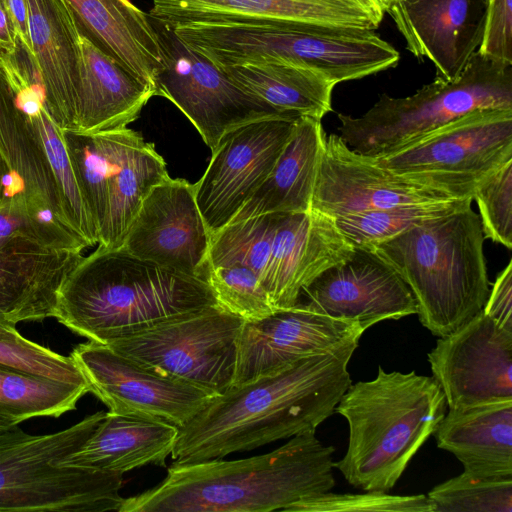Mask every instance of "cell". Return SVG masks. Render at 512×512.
Here are the masks:
<instances>
[{
    "label": "cell",
    "instance_id": "obj_1",
    "mask_svg": "<svg viewBox=\"0 0 512 512\" xmlns=\"http://www.w3.org/2000/svg\"><path fill=\"white\" fill-rule=\"evenodd\" d=\"M359 342L306 356L232 385L180 427L172 458L199 462L315 432L352 383L348 363Z\"/></svg>",
    "mask_w": 512,
    "mask_h": 512
},
{
    "label": "cell",
    "instance_id": "obj_2",
    "mask_svg": "<svg viewBox=\"0 0 512 512\" xmlns=\"http://www.w3.org/2000/svg\"><path fill=\"white\" fill-rule=\"evenodd\" d=\"M334 451L306 432L263 455L174 461L158 485L124 498L118 512L288 511L332 490Z\"/></svg>",
    "mask_w": 512,
    "mask_h": 512
},
{
    "label": "cell",
    "instance_id": "obj_3",
    "mask_svg": "<svg viewBox=\"0 0 512 512\" xmlns=\"http://www.w3.org/2000/svg\"><path fill=\"white\" fill-rule=\"evenodd\" d=\"M219 305L206 279L143 260L122 247L82 257L64 280L55 318L88 340L108 341Z\"/></svg>",
    "mask_w": 512,
    "mask_h": 512
},
{
    "label": "cell",
    "instance_id": "obj_4",
    "mask_svg": "<svg viewBox=\"0 0 512 512\" xmlns=\"http://www.w3.org/2000/svg\"><path fill=\"white\" fill-rule=\"evenodd\" d=\"M433 377L386 372L350 384L335 407L349 427L347 451L337 468L363 491L389 492L446 413Z\"/></svg>",
    "mask_w": 512,
    "mask_h": 512
},
{
    "label": "cell",
    "instance_id": "obj_5",
    "mask_svg": "<svg viewBox=\"0 0 512 512\" xmlns=\"http://www.w3.org/2000/svg\"><path fill=\"white\" fill-rule=\"evenodd\" d=\"M484 239L480 217L469 204L368 248L401 276L421 324L439 338L483 311L490 292Z\"/></svg>",
    "mask_w": 512,
    "mask_h": 512
},
{
    "label": "cell",
    "instance_id": "obj_6",
    "mask_svg": "<svg viewBox=\"0 0 512 512\" xmlns=\"http://www.w3.org/2000/svg\"><path fill=\"white\" fill-rule=\"evenodd\" d=\"M0 153L31 207L72 231H91L62 130L46 109L41 79L15 60L0 69Z\"/></svg>",
    "mask_w": 512,
    "mask_h": 512
},
{
    "label": "cell",
    "instance_id": "obj_7",
    "mask_svg": "<svg viewBox=\"0 0 512 512\" xmlns=\"http://www.w3.org/2000/svg\"><path fill=\"white\" fill-rule=\"evenodd\" d=\"M107 412L43 435L19 425L0 434V512L119 511L123 474L58 466L54 462L80 449Z\"/></svg>",
    "mask_w": 512,
    "mask_h": 512
},
{
    "label": "cell",
    "instance_id": "obj_8",
    "mask_svg": "<svg viewBox=\"0 0 512 512\" xmlns=\"http://www.w3.org/2000/svg\"><path fill=\"white\" fill-rule=\"evenodd\" d=\"M512 108V64L474 53L453 79L435 77L415 94H381L362 116L338 114L344 143L355 152L382 158L479 109Z\"/></svg>",
    "mask_w": 512,
    "mask_h": 512
},
{
    "label": "cell",
    "instance_id": "obj_9",
    "mask_svg": "<svg viewBox=\"0 0 512 512\" xmlns=\"http://www.w3.org/2000/svg\"><path fill=\"white\" fill-rule=\"evenodd\" d=\"M224 60L281 59L310 68L334 84L395 67L399 52L375 30L302 23H228L220 33Z\"/></svg>",
    "mask_w": 512,
    "mask_h": 512
},
{
    "label": "cell",
    "instance_id": "obj_10",
    "mask_svg": "<svg viewBox=\"0 0 512 512\" xmlns=\"http://www.w3.org/2000/svg\"><path fill=\"white\" fill-rule=\"evenodd\" d=\"M374 159L413 182L473 199L476 185L512 159V108L472 111L405 149Z\"/></svg>",
    "mask_w": 512,
    "mask_h": 512
},
{
    "label": "cell",
    "instance_id": "obj_11",
    "mask_svg": "<svg viewBox=\"0 0 512 512\" xmlns=\"http://www.w3.org/2000/svg\"><path fill=\"white\" fill-rule=\"evenodd\" d=\"M243 323L222 306L213 305L105 345L145 367L220 394L232 385Z\"/></svg>",
    "mask_w": 512,
    "mask_h": 512
},
{
    "label": "cell",
    "instance_id": "obj_12",
    "mask_svg": "<svg viewBox=\"0 0 512 512\" xmlns=\"http://www.w3.org/2000/svg\"><path fill=\"white\" fill-rule=\"evenodd\" d=\"M154 23L163 53L156 96L181 110L211 150L227 132L243 124L273 117L298 118L278 111L236 84L182 43L170 26Z\"/></svg>",
    "mask_w": 512,
    "mask_h": 512
},
{
    "label": "cell",
    "instance_id": "obj_13",
    "mask_svg": "<svg viewBox=\"0 0 512 512\" xmlns=\"http://www.w3.org/2000/svg\"><path fill=\"white\" fill-rule=\"evenodd\" d=\"M109 412L163 420L178 428L196 416L216 393L145 367L107 345L88 340L70 353Z\"/></svg>",
    "mask_w": 512,
    "mask_h": 512
},
{
    "label": "cell",
    "instance_id": "obj_14",
    "mask_svg": "<svg viewBox=\"0 0 512 512\" xmlns=\"http://www.w3.org/2000/svg\"><path fill=\"white\" fill-rule=\"evenodd\" d=\"M298 118L252 121L220 139L206 171L194 184L197 206L211 235L234 219L268 177Z\"/></svg>",
    "mask_w": 512,
    "mask_h": 512
},
{
    "label": "cell",
    "instance_id": "obj_15",
    "mask_svg": "<svg viewBox=\"0 0 512 512\" xmlns=\"http://www.w3.org/2000/svg\"><path fill=\"white\" fill-rule=\"evenodd\" d=\"M427 357L448 409L512 401V331L483 311Z\"/></svg>",
    "mask_w": 512,
    "mask_h": 512
},
{
    "label": "cell",
    "instance_id": "obj_16",
    "mask_svg": "<svg viewBox=\"0 0 512 512\" xmlns=\"http://www.w3.org/2000/svg\"><path fill=\"white\" fill-rule=\"evenodd\" d=\"M297 305L354 322L363 331L384 320L417 314L416 300L397 271L368 247L321 272L300 293Z\"/></svg>",
    "mask_w": 512,
    "mask_h": 512
},
{
    "label": "cell",
    "instance_id": "obj_17",
    "mask_svg": "<svg viewBox=\"0 0 512 512\" xmlns=\"http://www.w3.org/2000/svg\"><path fill=\"white\" fill-rule=\"evenodd\" d=\"M210 242L194 184L168 177L145 197L121 247L143 260L206 279Z\"/></svg>",
    "mask_w": 512,
    "mask_h": 512
},
{
    "label": "cell",
    "instance_id": "obj_18",
    "mask_svg": "<svg viewBox=\"0 0 512 512\" xmlns=\"http://www.w3.org/2000/svg\"><path fill=\"white\" fill-rule=\"evenodd\" d=\"M457 200L462 199L389 171L374 158L352 150L339 135L330 134L320 155L311 209L333 218L399 205Z\"/></svg>",
    "mask_w": 512,
    "mask_h": 512
},
{
    "label": "cell",
    "instance_id": "obj_19",
    "mask_svg": "<svg viewBox=\"0 0 512 512\" xmlns=\"http://www.w3.org/2000/svg\"><path fill=\"white\" fill-rule=\"evenodd\" d=\"M363 332L357 323L297 304L259 320L244 321L237 339L232 385L253 380L300 358L359 342Z\"/></svg>",
    "mask_w": 512,
    "mask_h": 512
},
{
    "label": "cell",
    "instance_id": "obj_20",
    "mask_svg": "<svg viewBox=\"0 0 512 512\" xmlns=\"http://www.w3.org/2000/svg\"><path fill=\"white\" fill-rule=\"evenodd\" d=\"M487 0H399L388 9L406 49L436 77L456 78L477 52Z\"/></svg>",
    "mask_w": 512,
    "mask_h": 512
},
{
    "label": "cell",
    "instance_id": "obj_21",
    "mask_svg": "<svg viewBox=\"0 0 512 512\" xmlns=\"http://www.w3.org/2000/svg\"><path fill=\"white\" fill-rule=\"evenodd\" d=\"M148 15L170 27L278 22L375 30L382 21L361 0H152Z\"/></svg>",
    "mask_w": 512,
    "mask_h": 512
},
{
    "label": "cell",
    "instance_id": "obj_22",
    "mask_svg": "<svg viewBox=\"0 0 512 512\" xmlns=\"http://www.w3.org/2000/svg\"><path fill=\"white\" fill-rule=\"evenodd\" d=\"M353 248L329 216L312 209L282 213L260 279L274 309L294 307L302 289L328 267L347 259Z\"/></svg>",
    "mask_w": 512,
    "mask_h": 512
},
{
    "label": "cell",
    "instance_id": "obj_23",
    "mask_svg": "<svg viewBox=\"0 0 512 512\" xmlns=\"http://www.w3.org/2000/svg\"><path fill=\"white\" fill-rule=\"evenodd\" d=\"M34 59L45 105L62 130L76 131L79 25L64 0H26Z\"/></svg>",
    "mask_w": 512,
    "mask_h": 512
},
{
    "label": "cell",
    "instance_id": "obj_24",
    "mask_svg": "<svg viewBox=\"0 0 512 512\" xmlns=\"http://www.w3.org/2000/svg\"><path fill=\"white\" fill-rule=\"evenodd\" d=\"M82 251L28 240H0V318L17 325L56 314L59 290Z\"/></svg>",
    "mask_w": 512,
    "mask_h": 512
},
{
    "label": "cell",
    "instance_id": "obj_25",
    "mask_svg": "<svg viewBox=\"0 0 512 512\" xmlns=\"http://www.w3.org/2000/svg\"><path fill=\"white\" fill-rule=\"evenodd\" d=\"M79 45L76 131L93 133L127 127L156 96L155 89L127 71L80 25Z\"/></svg>",
    "mask_w": 512,
    "mask_h": 512
},
{
    "label": "cell",
    "instance_id": "obj_26",
    "mask_svg": "<svg viewBox=\"0 0 512 512\" xmlns=\"http://www.w3.org/2000/svg\"><path fill=\"white\" fill-rule=\"evenodd\" d=\"M109 158L103 178L105 223L98 235L100 247H121L143 200L167 179L164 159L153 143L127 127L111 129Z\"/></svg>",
    "mask_w": 512,
    "mask_h": 512
},
{
    "label": "cell",
    "instance_id": "obj_27",
    "mask_svg": "<svg viewBox=\"0 0 512 512\" xmlns=\"http://www.w3.org/2000/svg\"><path fill=\"white\" fill-rule=\"evenodd\" d=\"M78 24L106 53L152 86L163 69L154 21L131 0H64Z\"/></svg>",
    "mask_w": 512,
    "mask_h": 512
},
{
    "label": "cell",
    "instance_id": "obj_28",
    "mask_svg": "<svg viewBox=\"0 0 512 512\" xmlns=\"http://www.w3.org/2000/svg\"><path fill=\"white\" fill-rule=\"evenodd\" d=\"M178 430L163 420L108 411L80 449L54 463L121 474L149 464L165 466Z\"/></svg>",
    "mask_w": 512,
    "mask_h": 512
},
{
    "label": "cell",
    "instance_id": "obj_29",
    "mask_svg": "<svg viewBox=\"0 0 512 512\" xmlns=\"http://www.w3.org/2000/svg\"><path fill=\"white\" fill-rule=\"evenodd\" d=\"M433 435L438 448L452 453L464 472L512 477V401L448 409Z\"/></svg>",
    "mask_w": 512,
    "mask_h": 512
},
{
    "label": "cell",
    "instance_id": "obj_30",
    "mask_svg": "<svg viewBox=\"0 0 512 512\" xmlns=\"http://www.w3.org/2000/svg\"><path fill=\"white\" fill-rule=\"evenodd\" d=\"M325 138L320 120L299 117L272 171L231 222L266 213L310 211Z\"/></svg>",
    "mask_w": 512,
    "mask_h": 512
},
{
    "label": "cell",
    "instance_id": "obj_31",
    "mask_svg": "<svg viewBox=\"0 0 512 512\" xmlns=\"http://www.w3.org/2000/svg\"><path fill=\"white\" fill-rule=\"evenodd\" d=\"M218 69L280 112L321 121L332 110L336 84L305 66L263 58Z\"/></svg>",
    "mask_w": 512,
    "mask_h": 512
},
{
    "label": "cell",
    "instance_id": "obj_32",
    "mask_svg": "<svg viewBox=\"0 0 512 512\" xmlns=\"http://www.w3.org/2000/svg\"><path fill=\"white\" fill-rule=\"evenodd\" d=\"M87 384H73L0 364V411L21 422L35 417H59L76 408Z\"/></svg>",
    "mask_w": 512,
    "mask_h": 512
},
{
    "label": "cell",
    "instance_id": "obj_33",
    "mask_svg": "<svg viewBox=\"0 0 512 512\" xmlns=\"http://www.w3.org/2000/svg\"><path fill=\"white\" fill-rule=\"evenodd\" d=\"M472 201V198H467L452 202L399 205L346 213L332 219L338 230L354 247H371L392 239L428 219L472 204Z\"/></svg>",
    "mask_w": 512,
    "mask_h": 512
},
{
    "label": "cell",
    "instance_id": "obj_34",
    "mask_svg": "<svg viewBox=\"0 0 512 512\" xmlns=\"http://www.w3.org/2000/svg\"><path fill=\"white\" fill-rule=\"evenodd\" d=\"M281 215L266 213L231 222L211 235L209 266L244 265L261 279Z\"/></svg>",
    "mask_w": 512,
    "mask_h": 512
},
{
    "label": "cell",
    "instance_id": "obj_35",
    "mask_svg": "<svg viewBox=\"0 0 512 512\" xmlns=\"http://www.w3.org/2000/svg\"><path fill=\"white\" fill-rule=\"evenodd\" d=\"M427 496L434 512H512V477H481L463 471Z\"/></svg>",
    "mask_w": 512,
    "mask_h": 512
},
{
    "label": "cell",
    "instance_id": "obj_36",
    "mask_svg": "<svg viewBox=\"0 0 512 512\" xmlns=\"http://www.w3.org/2000/svg\"><path fill=\"white\" fill-rule=\"evenodd\" d=\"M206 279L218 304L244 321L276 311L258 275L244 265L208 266Z\"/></svg>",
    "mask_w": 512,
    "mask_h": 512
},
{
    "label": "cell",
    "instance_id": "obj_37",
    "mask_svg": "<svg viewBox=\"0 0 512 512\" xmlns=\"http://www.w3.org/2000/svg\"><path fill=\"white\" fill-rule=\"evenodd\" d=\"M473 200L479 208L484 238L512 248V159L483 178Z\"/></svg>",
    "mask_w": 512,
    "mask_h": 512
},
{
    "label": "cell",
    "instance_id": "obj_38",
    "mask_svg": "<svg viewBox=\"0 0 512 512\" xmlns=\"http://www.w3.org/2000/svg\"><path fill=\"white\" fill-rule=\"evenodd\" d=\"M289 512H434V504L427 495H390L371 490L365 493L336 494L331 491L299 501Z\"/></svg>",
    "mask_w": 512,
    "mask_h": 512
},
{
    "label": "cell",
    "instance_id": "obj_39",
    "mask_svg": "<svg viewBox=\"0 0 512 512\" xmlns=\"http://www.w3.org/2000/svg\"><path fill=\"white\" fill-rule=\"evenodd\" d=\"M0 364L62 382L87 384L70 355H61L22 335L0 338Z\"/></svg>",
    "mask_w": 512,
    "mask_h": 512
},
{
    "label": "cell",
    "instance_id": "obj_40",
    "mask_svg": "<svg viewBox=\"0 0 512 512\" xmlns=\"http://www.w3.org/2000/svg\"><path fill=\"white\" fill-rule=\"evenodd\" d=\"M477 52L512 64V0H487L484 28Z\"/></svg>",
    "mask_w": 512,
    "mask_h": 512
},
{
    "label": "cell",
    "instance_id": "obj_41",
    "mask_svg": "<svg viewBox=\"0 0 512 512\" xmlns=\"http://www.w3.org/2000/svg\"><path fill=\"white\" fill-rule=\"evenodd\" d=\"M483 312L499 326L512 331V261L498 274Z\"/></svg>",
    "mask_w": 512,
    "mask_h": 512
},
{
    "label": "cell",
    "instance_id": "obj_42",
    "mask_svg": "<svg viewBox=\"0 0 512 512\" xmlns=\"http://www.w3.org/2000/svg\"><path fill=\"white\" fill-rule=\"evenodd\" d=\"M5 1L16 36V45L24 49L34 58L29 34V18L26 0Z\"/></svg>",
    "mask_w": 512,
    "mask_h": 512
},
{
    "label": "cell",
    "instance_id": "obj_43",
    "mask_svg": "<svg viewBox=\"0 0 512 512\" xmlns=\"http://www.w3.org/2000/svg\"><path fill=\"white\" fill-rule=\"evenodd\" d=\"M0 50L8 53L16 50V36L5 0H0Z\"/></svg>",
    "mask_w": 512,
    "mask_h": 512
},
{
    "label": "cell",
    "instance_id": "obj_44",
    "mask_svg": "<svg viewBox=\"0 0 512 512\" xmlns=\"http://www.w3.org/2000/svg\"><path fill=\"white\" fill-rule=\"evenodd\" d=\"M15 190L16 183L14 177L0 153V205L3 203L6 196L10 193H14Z\"/></svg>",
    "mask_w": 512,
    "mask_h": 512
},
{
    "label": "cell",
    "instance_id": "obj_45",
    "mask_svg": "<svg viewBox=\"0 0 512 512\" xmlns=\"http://www.w3.org/2000/svg\"><path fill=\"white\" fill-rule=\"evenodd\" d=\"M367 5L381 20L395 0H361Z\"/></svg>",
    "mask_w": 512,
    "mask_h": 512
},
{
    "label": "cell",
    "instance_id": "obj_46",
    "mask_svg": "<svg viewBox=\"0 0 512 512\" xmlns=\"http://www.w3.org/2000/svg\"><path fill=\"white\" fill-rule=\"evenodd\" d=\"M21 334L16 329V325H13L0 318V338H16Z\"/></svg>",
    "mask_w": 512,
    "mask_h": 512
},
{
    "label": "cell",
    "instance_id": "obj_47",
    "mask_svg": "<svg viewBox=\"0 0 512 512\" xmlns=\"http://www.w3.org/2000/svg\"><path fill=\"white\" fill-rule=\"evenodd\" d=\"M20 423L21 421L19 419L0 411V434L19 425Z\"/></svg>",
    "mask_w": 512,
    "mask_h": 512
},
{
    "label": "cell",
    "instance_id": "obj_48",
    "mask_svg": "<svg viewBox=\"0 0 512 512\" xmlns=\"http://www.w3.org/2000/svg\"><path fill=\"white\" fill-rule=\"evenodd\" d=\"M395 1H399V0H395Z\"/></svg>",
    "mask_w": 512,
    "mask_h": 512
}]
</instances>
